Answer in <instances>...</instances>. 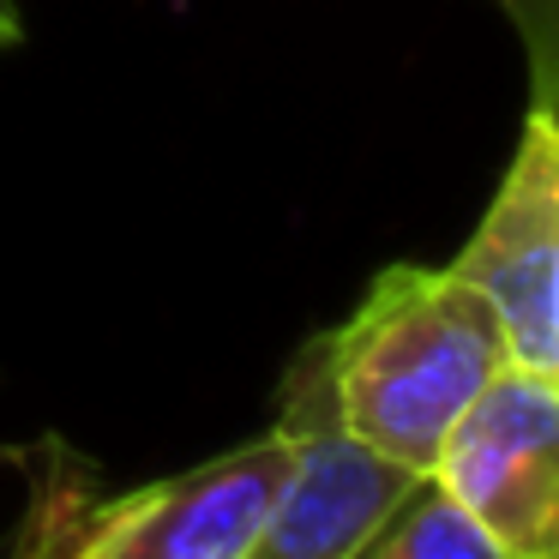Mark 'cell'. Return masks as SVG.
Wrapping results in <instances>:
<instances>
[{"label":"cell","mask_w":559,"mask_h":559,"mask_svg":"<svg viewBox=\"0 0 559 559\" xmlns=\"http://www.w3.org/2000/svg\"><path fill=\"white\" fill-rule=\"evenodd\" d=\"M277 427L289 433L295 457L265 530L241 559H349L367 542V530L421 481L343 433L337 409H331V373L319 337L283 373Z\"/></svg>","instance_id":"3"},{"label":"cell","mask_w":559,"mask_h":559,"mask_svg":"<svg viewBox=\"0 0 559 559\" xmlns=\"http://www.w3.org/2000/svg\"><path fill=\"white\" fill-rule=\"evenodd\" d=\"M343 433L409 475H433L445 433L511 367L493 307L451 265H391L343 325L319 331Z\"/></svg>","instance_id":"1"},{"label":"cell","mask_w":559,"mask_h":559,"mask_svg":"<svg viewBox=\"0 0 559 559\" xmlns=\"http://www.w3.org/2000/svg\"><path fill=\"white\" fill-rule=\"evenodd\" d=\"M19 37V13H13V0H0V43H13Z\"/></svg>","instance_id":"9"},{"label":"cell","mask_w":559,"mask_h":559,"mask_svg":"<svg viewBox=\"0 0 559 559\" xmlns=\"http://www.w3.org/2000/svg\"><path fill=\"white\" fill-rule=\"evenodd\" d=\"M433 481L506 559H559V385L506 367L445 433Z\"/></svg>","instance_id":"2"},{"label":"cell","mask_w":559,"mask_h":559,"mask_svg":"<svg viewBox=\"0 0 559 559\" xmlns=\"http://www.w3.org/2000/svg\"><path fill=\"white\" fill-rule=\"evenodd\" d=\"M349 559H506V554L451 506L433 475H421V481L367 530V542L355 547Z\"/></svg>","instance_id":"7"},{"label":"cell","mask_w":559,"mask_h":559,"mask_svg":"<svg viewBox=\"0 0 559 559\" xmlns=\"http://www.w3.org/2000/svg\"><path fill=\"white\" fill-rule=\"evenodd\" d=\"M451 271L493 307L511 367L559 385V109H530L506 181Z\"/></svg>","instance_id":"4"},{"label":"cell","mask_w":559,"mask_h":559,"mask_svg":"<svg viewBox=\"0 0 559 559\" xmlns=\"http://www.w3.org/2000/svg\"><path fill=\"white\" fill-rule=\"evenodd\" d=\"M0 457H7V451H0Z\"/></svg>","instance_id":"10"},{"label":"cell","mask_w":559,"mask_h":559,"mask_svg":"<svg viewBox=\"0 0 559 559\" xmlns=\"http://www.w3.org/2000/svg\"><path fill=\"white\" fill-rule=\"evenodd\" d=\"M289 457V433L271 427L199 469L163 475L133 493H103L73 559H241L277 506Z\"/></svg>","instance_id":"5"},{"label":"cell","mask_w":559,"mask_h":559,"mask_svg":"<svg viewBox=\"0 0 559 559\" xmlns=\"http://www.w3.org/2000/svg\"><path fill=\"white\" fill-rule=\"evenodd\" d=\"M530 55V109H559V0H499Z\"/></svg>","instance_id":"8"},{"label":"cell","mask_w":559,"mask_h":559,"mask_svg":"<svg viewBox=\"0 0 559 559\" xmlns=\"http://www.w3.org/2000/svg\"><path fill=\"white\" fill-rule=\"evenodd\" d=\"M25 463H31V499L7 559H73L79 530H85L91 506L103 499L97 469L61 439H43L37 451H25Z\"/></svg>","instance_id":"6"}]
</instances>
